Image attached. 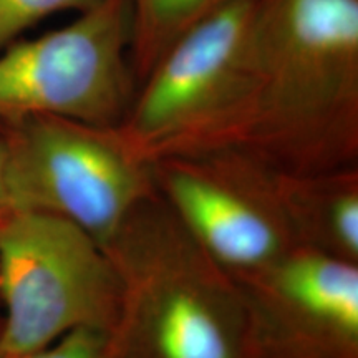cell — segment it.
<instances>
[{
  "mask_svg": "<svg viewBox=\"0 0 358 358\" xmlns=\"http://www.w3.org/2000/svg\"><path fill=\"white\" fill-rule=\"evenodd\" d=\"M211 150L287 174L355 166L358 0H257L243 95L191 153Z\"/></svg>",
  "mask_w": 358,
  "mask_h": 358,
  "instance_id": "obj_1",
  "label": "cell"
},
{
  "mask_svg": "<svg viewBox=\"0 0 358 358\" xmlns=\"http://www.w3.org/2000/svg\"><path fill=\"white\" fill-rule=\"evenodd\" d=\"M118 279L108 343L118 358H244L239 282L192 239L158 194L101 245Z\"/></svg>",
  "mask_w": 358,
  "mask_h": 358,
  "instance_id": "obj_2",
  "label": "cell"
},
{
  "mask_svg": "<svg viewBox=\"0 0 358 358\" xmlns=\"http://www.w3.org/2000/svg\"><path fill=\"white\" fill-rule=\"evenodd\" d=\"M0 355L37 352L73 330L113 332L118 279L100 244L73 222L13 211L0 222Z\"/></svg>",
  "mask_w": 358,
  "mask_h": 358,
  "instance_id": "obj_3",
  "label": "cell"
},
{
  "mask_svg": "<svg viewBox=\"0 0 358 358\" xmlns=\"http://www.w3.org/2000/svg\"><path fill=\"white\" fill-rule=\"evenodd\" d=\"M0 133L7 141L13 209L64 217L100 245L156 192L151 164L116 127L38 116Z\"/></svg>",
  "mask_w": 358,
  "mask_h": 358,
  "instance_id": "obj_4",
  "label": "cell"
},
{
  "mask_svg": "<svg viewBox=\"0 0 358 358\" xmlns=\"http://www.w3.org/2000/svg\"><path fill=\"white\" fill-rule=\"evenodd\" d=\"M131 0H100L64 29L0 50V128L38 118L118 127L131 105Z\"/></svg>",
  "mask_w": 358,
  "mask_h": 358,
  "instance_id": "obj_5",
  "label": "cell"
},
{
  "mask_svg": "<svg viewBox=\"0 0 358 358\" xmlns=\"http://www.w3.org/2000/svg\"><path fill=\"white\" fill-rule=\"evenodd\" d=\"M257 0H231L191 27L138 85L123 141L151 161L196 150L224 122L249 77Z\"/></svg>",
  "mask_w": 358,
  "mask_h": 358,
  "instance_id": "obj_6",
  "label": "cell"
},
{
  "mask_svg": "<svg viewBox=\"0 0 358 358\" xmlns=\"http://www.w3.org/2000/svg\"><path fill=\"white\" fill-rule=\"evenodd\" d=\"M155 187L192 239L232 275L262 271L299 248L279 171L239 150L151 161Z\"/></svg>",
  "mask_w": 358,
  "mask_h": 358,
  "instance_id": "obj_7",
  "label": "cell"
},
{
  "mask_svg": "<svg viewBox=\"0 0 358 358\" xmlns=\"http://www.w3.org/2000/svg\"><path fill=\"white\" fill-rule=\"evenodd\" d=\"M234 277L245 307L244 358H358V264L299 245Z\"/></svg>",
  "mask_w": 358,
  "mask_h": 358,
  "instance_id": "obj_8",
  "label": "cell"
},
{
  "mask_svg": "<svg viewBox=\"0 0 358 358\" xmlns=\"http://www.w3.org/2000/svg\"><path fill=\"white\" fill-rule=\"evenodd\" d=\"M282 201L299 244L358 264V164L330 171H279Z\"/></svg>",
  "mask_w": 358,
  "mask_h": 358,
  "instance_id": "obj_9",
  "label": "cell"
},
{
  "mask_svg": "<svg viewBox=\"0 0 358 358\" xmlns=\"http://www.w3.org/2000/svg\"><path fill=\"white\" fill-rule=\"evenodd\" d=\"M231 0H131L129 60L136 87L182 34Z\"/></svg>",
  "mask_w": 358,
  "mask_h": 358,
  "instance_id": "obj_10",
  "label": "cell"
},
{
  "mask_svg": "<svg viewBox=\"0 0 358 358\" xmlns=\"http://www.w3.org/2000/svg\"><path fill=\"white\" fill-rule=\"evenodd\" d=\"M98 2L100 0H0V50L53 13L85 12Z\"/></svg>",
  "mask_w": 358,
  "mask_h": 358,
  "instance_id": "obj_11",
  "label": "cell"
},
{
  "mask_svg": "<svg viewBox=\"0 0 358 358\" xmlns=\"http://www.w3.org/2000/svg\"><path fill=\"white\" fill-rule=\"evenodd\" d=\"M108 343V335L80 329L66 334L52 345L15 358H100Z\"/></svg>",
  "mask_w": 358,
  "mask_h": 358,
  "instance_id": "obj_12",
  "label": "cell"
},
{
  "mask_svg": "<svg viewBox=\"0 0 358 358\" xmlns=\"http://www.w3.org/2000/svg\"><path fill=\"white\" fill-rule=\"evenodd\" d=\"M7 161H8L7 141L6 138H3V134L0 133V222L15 211V209H13L10 189H8Z\"/></svg>",
  "mask_w": 358,
  "mask_h": 358,
  "instance_id": "obj_13",
  "label": "cell"
},
{
  "mask_svg": "<svg viewBox=\"0 0 358 358\" xmlns=\"http://www.w3.org/2000/svg\"><path fill=\"white\" fill-rule=\"evenodd\" d=\"M100 358H118V357H116V353L113 352V348L110 347V343H106L105 352H103V355Z\"/></svg>",
  "mask_w": 358,
  "mask_h": 358,
  "instance_id": "obj_14",
  "label": "cell"
},
{
  "mask_svg": "<svg viewBox=\"0 0 358 358\" xmlns=\"http://www.w3.org/2000/svg\"><path fill=\"white\" fill-rule=\"evenodd\" d=\"M0 358H2V355H0Z\"/></svg>",
  "mask_w": 358,
  "mask_h": 358,
  "instance_id": "obj_15",
  "label": "cell"
}]
</instances>
